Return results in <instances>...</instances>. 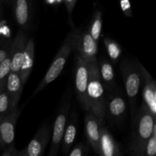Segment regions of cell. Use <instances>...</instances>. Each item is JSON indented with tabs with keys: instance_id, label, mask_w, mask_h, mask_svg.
Returning a JSON list of instances; mask_svg holds the SVG:
<instances>
[{
	"instance_id": "1",
	"label": "cell",
	"mask_w": 156,
	"mask_h": 156,
	"mask_svg": "<svg viewBox=\"0 0 156 156\" xmlns=\"http://www.w3.org/2000/svg\"><path fill=\"white\" fill-rule=\"evenodd\" d=\"M132 120L133 132L129 152L132 155L144 156L146 143L152 135L156 118L152 116L146 105L143 103Z\"/></svg>"
},
{
	"instance_id": "2",
	"label": "cell",
	"mask_w": 156,
	"mask_h": 156,
	"mask_svg": "<svg viewBox=\"0 0 156 156\" xmlns=\"http://www.w3.org/2000/svg\"><path fill=\"white\" fill-rule=\"evenodd\" d=\"M89 76L87 88L89 111L100 120L101 124L105 126L106 117V98L105 88L101 80L99 73L98 62L97 59L88 62Z\"/></svg>"
},
{
	"instance_id": "3",
	"label": "cell",
	"mask_w": 156,
	"mask_h": 156,
	"mask_svg": "<svg viewBox=\"0 0 156 156\" xmlns=\"http://www.w3.org/2000/svg\"><path fill=\"white\" fill-rule=\"evenodd\" d=\"M120 69L129 102L133 119L137 111V95L140 85L143 82V76L140 68V62L129 59H123L120 63Z\"/></svg>"
},
{
	"instance_id": "4",
	"label": "cell",
	"mask_w": 156,
	"mask_h": 156,
	"mask_svg": "<svg viewBox=\"0 0 156 156\" xmlns=\"http://www.w3.org/2000/svg\"><path fill=\"white\" fill-rule=\"evenodd\" d=\"M73 43V50L87 62L97 59L98 43L92 38L88 30L74 28L69 34Z\"/></svg>"
},
{
	"instance_id": "5",
	"label": "cell",
	"mask_w": 156,
	"mask_h": 156,
	"mask_svg": "<svg viewBox=\"0 0 156 156\" xmlns=\"http://www.w3.org/2000/svg\"><path fill=\"white\" fill-rule=\"evenodd\" d=\"M72 50H73V43H72V40L69 34H68V36L64 41L63 44L61 46L60 49L56 53L48 71L47 72L44 79H42V81L40 82L38 86L37 87L36 91L34 93L33 96L36 95L37 93L42 91L47 85L53 82L59 76L61 72L63 69L66 63V61L69 56L70 53H71Z\"/></svg>"
},
{
	"instance_id": "6",
	"label": "cell",
	"mask_w": 156,
	"mask_h": 156,
	"mask_svg": "<svg viewBox=\"0 0 156 156\" xmlns=\"http://www.w3.org/2000/svg\"><path fill=\"white\" fill-rule=\"evenodd\" d=\"M88 63L84 61L82 58L77 56L76 64V92L78 101L82 108L85 111H89L87 88L88 83Z\"/></svg>"
},
{
	"instance_id": "7",
	"label": "cell",
	"mask_w": 156,
	"mask_h": 156,
	"mask_svg": "<svg viewBox=\"0 0 156 156\" xmlns=\"http://www.w3.org/2000/svg\"><path fill=\"white\" fill-rule=\"evenodd\" d=\"M51 136V129L48 125L41 126L27 147L18 152L17 156H41L43 155Z\"/></svg>"
},
{
	"instance_id": "8",
	"label": "cell",
	"mask_w": 156,
	"mask_h": 156,
	"mask_svg": "<svg viewBox=\"0 0 156 156\" xmlns=\"http://www.w3.org/2000/svg\"><path fill=\"white\" fill-rule=\"evenodd\" d=\"M106 98V115L114 123L120 125L123 121L126 111V104L123 95L116 92L115 90L105 96Z\"/></svg>"
},
{
	"instance_id": "9",
	"label": "cell",
	"mask_w": 156,
	"mask_h": 156,
	"mask_svg": "<svg viewBox=\"0 0 156 156\" xmlns=\"http://www.w3.org/2000/svg\"><path fill=\"white\" fill-rule=\"evenodd\" d=\"M22 108H15L0 120V149H5L14 143L15 125Z\"/></svg>"
},
{
	"instance_id": "10",
	"label": "cell",
	"mask_w": 156,
	"mask_h": 156,
	"mask_svg": "<svg viewBox=\"0 0 156 156\" xmlns=\"http://www.w3.org/2000/svg\"><path fill=\"white\" fill-rule=\"evenodd\" d=\"M70 109V103L67 102L63 105L62 108L59 111L55 120L54 126H53V136H52V143L50 146L49 156H56L59 152L60 147L61 141H62V136L65 131L66 126L67 119H68L69 112Z\"/></svg>"
},
{
	"instance_id": "11",
	"label": "cell",
	"mask_w": 156,
	"mask_h": 156,
	"mask_svg": "<svg viewBox=\"0 0 156 156\" xmlns=\"http://www.w3.org/2000/svg\"><path fill=\"white\" fill-rule=\"evenodd\" d=\"M140 68L144 83L143 89V103L146 105L152 116L156 118V82L140 62Z\"/></svg>"
},
{
	"instance_id": "12",
	"label": "cell",
	"mask_w": 156,
	"mask_h": 156,
	"mask_svg": "<svg viewBox=\"0 0 156 156\" xmlns=\"http://www.w3.org/2000/svg\"><path fill=\"white\" fill-rule=\"evenodd\" d=\"M103 125L91 112L87 111L85 117V129L87 141L95 153L98 154L101 128Z\"/></svg>"
},
{
	"instance_id": "13",
	"label": "cell",
	"mask_w": 156,
	"mask_h": 156,
	"mask_svg": "<svg viewBox=\"0 0 156 156\" xmlns=\"http://www.w3.org/2000/svg\"><path fill=\"white\" fill-rule=\"evenodd\" d=\"M27 41V36L24 30L21 29L14 38L9 50L11 56V72L19 73L21 59Z\"/></svg>"
},
{
	"instance_id": "14",
	"label": "cell",
	"mask_w": 156,
	"mask_h": 156,
	"mask_svg": "<svg viewBox=\"0 0 156 156\" xmlns=\"http://www.w3.org/2000/svg\"><path fill=\"white\" fill-rule=\"evenodd\" d=\"M98 155L101 156H119L123 155L120 146L105 126L101 128Z\"/></svg>"
},
{
	"instance_id": "15",
	"label": "cell",
	"mask_w": 156,
	"mask_h": 156,
	"mask_svg": "<svg viewBox=\"0 0 156 156\" xmlns=\"http://www.w3.org/2000/svg\"><path fill=\"white\" fill-rule=\"evenodd\" d=\"M23 86L24 84L19 73L10 72L8 76L5 90L8 93V95L10 99L11 108L12 110L18 108L17 106L22 94Z\"/></svg>"
},
{
	"instance_id": "16",
	"label": "cell",
	"mask_w": 156,
	"mask_h": 156,
	"mask_svg": "<svg viewBox=\"0 0 156 156\" xmlns=\"http://www.w3.org/2000/svg\"><path fill=\"white\" fill-rule=\"evenodd\" d=\"M15 21L21 30H26L30 21L31 0H12Z\"/></svg>"
},
{
	"instance_id": "17",
	"label": "cell",
	"mask_w": 156,
	"mask_h": 156,
	"mask_svg": "<svg viewBox=\"0 0 156 156\" xmlns=\"http://www.w3.org/2000/svg\"><path fill=\"white\" fill-rule=\"evenodd\" d=\"M34 60V43L32 39L27 40L24 47L19 75L23 84H25L32 71Z\"/></svg>"
},
{
	"instance_id": "18",
	"label": "cell",
	"mask_w": 156,
	"mask_h": 156,
	"mask_svg": "<svg viewBox=\"0 0 156 156\" xmlns=\"http://www.w3.org/2000/svg\"><path fill=\"white\" fill-rule=\"evenodd\" d=\"M98 69L104 88L107 90L108 93L114 91L116 88L115 73L112 64L107 58L103 57L99 61Z\"/></svg>"
},
{
	"instance_id": "19",
	"label": "cell",
	"mask_w": 156,
	"mask_h": 156,
	"mask_svg": "<svg viewBox=\"0 0 156 156\" xmlns=\"http://www.w3.org/2000/svg\"><path fill=\"white\" fill-rule=\"evenodd\" d=\"M77 117L76 114L73 113L70 117L69 122L66 123L65 131H64L62 141H61L62 154L65 155H68L69 152H70V149L76 139V133H77Z\"/></svg>"
},
{
	"instance_id": "20",
	"label": "cell",
	"mask_w": 156,
	"mask_h": 156,
	"mask_svg": "<svg viewBox=\"0 0 156 156\" xmlns=\"http://www.w3.org/2000/svg\"><path fill=\"white\" fill-rule=\"evenodd\" d=\"M104 44L110 59L114 63H117L122 53L120 46L115 41L108 37H104Z\"/></svg>"
},
{
	"instance_id": "21",
	"label": "cell",
	"mask_w": 156,
	"mask_h": 156,
	"mask_svg": "<svg viewBox=\"0 0 156 156\" xmlns=\"http://www.w3.org/2000/svg\"><path fill=\"white\" fill-rule=\"evenodd\" d=\"M102 29V13L100 11H96L93 16L92 21L90 25L88 31H89L90 34L92 37L93 39L98 42L99 39H100L101 33Z\"/></svg>"
},
{
	"instance_id": "22",
	"label": "cell",
	"mask_w": 156,
	"mask_h": 156,
	"mask_svg": "<svg viewBox=\"0 0 156 156\" xmlns=\"http://www.w3.org/2000/svg\"><path fill=\"white\" fill-rule=\"evenodd\" d=\"M11 72V56L8 53L6 57L0 63V93L5 88L6 81Z\"/></svg>"
},
{
	"instance_id": "23",
	"label": "cell",
	"mask_w": 156,
	"mask_h": 156,
	"mask_svg": "<svg viewBox=\"0 0 156 156\" xmlns=\"http://www.w3.org/2000/svg\"><path fill=\"white\" fill-rule=\"evenodd\" d=\"M13 110L11 108L10 99L8 93L4 90L0 93V120L7 116Z\"/></svg>"
},
{
	"instance_id": "24",
	"label": "cell",
	"mask_w": 156,
	"mask_h": 156,
	"mask_svg": "<svg viewBox=\"0 0 156 156\" xmlns=\"http://www.w3.org/2000/svg\"><path fill=\"white\" fill-rule=\"evenodd\" d=\"M156 154V123L154 126L152 135L149 138L145 148V155L154 156Z\"/></svg>"
},
{
	"instance_id": "25",
	"label": "cell",
	"mask_w": 156,
	"mask_h": 156,
	"mask_svg": "<svg viewBox=\"0 0 156 156\" xmlns=\"http://www.w3.org/2000/svg\"><path fill=\"white\" fill-rule=\"evenodd\" d=\"M90 152L89 144H84L79 143L76 146L71 152H69L68 155L69 156H83L87 155Z\"/></svg>"
},
{
	"instance_id": "26",
	"label": "cell",
	"mask_w": 156,
	"mask_h": 156,
	"mask_svg": "<svg viewBox=\"0 0 156 156\" xmlns=\"http://www.w3.org/2000/svg\"><path fill=\"white\" fill-rule=\"evenodd\" d=\"M120 7L123 13L126 17H133V12L131 10L129 0H120Z\"/></svg>"
},
{
	"instance_id": "27",
	"label": "cell",
	"mask_w": 156,
	"mask_h": 156,
	"mask_svg": "<svg viewBox=\"0 0 156 156\" xmlns=\"http://www.w3.org/2000/svg\"><path fill=\"white\" fill-rule=\"evenodd\" d=\"M3 150L4 151L2 153V156H17V155H18V151H17V149H15L14 143H12L10 146L6 147Z\"/></svg>"
},
{
	"instance_id": "28",
	"label": "cell",
	"mask_w": 156,
	"mask_h": 156,
	"mask_svg": "<svg viewBox=\"0 0 156 156\" xmlns=\"http://www.w3.org/2000/svg\"><path fill=\"white\" fill-rule=\"evenodd\" d=\"M63 2L65 3L66 8L69 15H72V13H73V11L74 9L77 0H63Z\"/></svg>"
},
{
	"instance_id": "29",
	"label": "cell",
	"mask_w": 156,
	"mask_h": 156,
	"mask_svg": "<svg viewBox=\"0 0 156 156\" xmlns=\"http://www.w3.org/2000/svg\"><path fill=\"white\" fill-rule=\"evenodd\" d=\"M10 47H9V48H0V63L2 62L3 59H4L6 57V56L8 55L9 50H10Z\"/></svg>"
},
{
	"instance_id": "30",
	"label": "cell",
	"mask_w": 156,
	"mask_h": 156,
	"mask_svg": "<svg viewBox=\"0 0 156 156\" xmlns=\"http://www.w3.org/2000/svg\"><path fill=\"white\" fill-rule=\"evenodd\" d=\"M46 1L48 3H50V4H52V3H55V2H59V0H46Z\"/></svg>"
},
{
	"instance_id": "31",
	"label": "cell",
	"mask_w": 156,
	"mask_h": 156,
	"mask_svg": "<svg viewBox=\"0 0 156 156\" xmlns=\"http://www.w3.org/2000/svg\"><path fill=\"white\" fill-rule=\"evenodd\" d=\"M5 1L7 3H9V4H11V2H12V0H5Z\"/></svg>"
}]
</instances>
